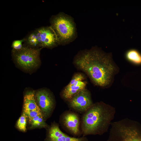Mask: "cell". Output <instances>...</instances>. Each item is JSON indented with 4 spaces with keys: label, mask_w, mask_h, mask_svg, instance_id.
<instances>
[{
    "label": "cell",
    "mask_w": 141,
    "mask_h": 141,
    "mask_svg": "<svg viewBox=\"0 0 141 141\" xmlns=\"http://www.w3.org/2000/svg\"><path fill=\"white\" fill-rule=\"evenodd\" d=\"M74 62L95 85L102 88L110 87L119 71L112 54L96 47L81 52L75 58Z\"/></svg>",
    "instance_id": "obj_1"
},
{
    "label": "cell",
    "mask_w": 141,
    "mask_h": 141,
    "mask_svg": "<svg viewBox=\"0 0 141 141\" xmlns=\"http://www.w3.org/2000/svg\"><path fill=\"white\" fill-rule=\"evenodd\" d=\"M115 108L102 101L94 103L83 115L81 128L84 136L107 132L114 119Z\"/></svg>",
    "instance_id": "obj_2"
},
{
    "label": "cell",
    "mask_w": 141,
    "mask_h": 141,
    "mask_svg": "<svg viewBox=\"0 0 141 141\" xmlns=\"http://www.w3.org/2000/svg\"><path fill=\"white\" fill-rule=\"evenodd\" d=\"M107 141H141V127L128 118L112 122Z\"/></svg>",
    "instance_id": "obj_3"
},
{
    "label": "cell",
    "mask_w": 141,
    "mask_h": 141,
    "mask_svg": "<svg viewBox=\"0 0 141 141\" xmlns=\"http://www.w3.org/2000/svg\"><path fill=\"white\" fill-rule=\"evenodd\" d=\"M50 23L51 26L55 31L60 44L69 43L76 37L75 24L70 16L61 13L52 17Z\"/></svg>",
    "instance_id": "obj_4"
},
{
    "label": "cell",
    "mask_w": 141,
    "mask_h": 141,
    "mask_svg": "<svg viewBox=\"0 0 141 141\" xmlns=\"http://www.w3.org/2000/svg\"><path fill=\"white\" fill-rule=\"evenodd\" d=\"M42 48L23 47L19 50H13V54L19 66L25 70L29 71L38 67L40 63V51Z\"/></svg>",
    "instance_id": "obj_5"
},
{
    "label": "cell",
    "mask_w": 141,
    "mask_h": 141,
    "mask_svg": "<svg viewBox=\"0 0 141 141\" xmlns=\"http://www.w3.org/2000/svg\"><path fill=\"white\" fill-rule=\"evenodd\" d=\"M35 97L45 120L51 115L55 108V102L51 93L46 89H41L35 93Z\"/></svg>",
    "instance_id": "obj_6"
},
{
    "label": "cell",
    "mask_w": 141,
    "mask_h": 141,
    "mask_svg": "<svg viewBox=\"0 0 141 141\" xmlns=\"http://www.w3.org/2000/svg\"><path fill=\"white\" fill-rule=\"evenodd\" d=\"M68 101L70 108L80 113H84L94 103L90 92L85 89L79 92Z\"/></svg>",
    "instance_id": "obj_7"
},
{
    "label": "cell",
    "mask_w": 141,
    "mask_h": 141,
    "mask_svg": "<svg viewBox=\"0 0 141 141\" xmlns=\"http://www.w3.org/2000/svg\"><path fill=\"white\" fill-rule=\"evenodd\" d=\"M23 113L25 114L29 121L36 116L43 115L37 103L34 92L33 91L28 92L24 96Z\"/></svg>",
    "instance_id": "obj_8"
},
{
    "label": "cell",
    "mask_w": 141,
    "mask_h": 141,
    "mask_svg": "<svg viewBox=\"0 0 141 141\" xmlns=\"http://www.w3.org/2000/svg\"><path fill=\"white\" fill-rule=\"evenodd\" d=\"M46 129L48 141H88L84 136L79 138L69 136L63 132L58 124L55 122L52 123Z\"/></svg>",
    "instance_id": "obj_9"
},
{
    "label": "cell",
    "mask_w": 141,
    "mask_h": 141,
    "mask_svg": "<svg viewBox=\"0 0 141 141\" xmlns=\"http://www.w3.org/2000/svg\"><path fill=\"white\" fill-rule=\"evenodd\" d=\"M37 30L40 33L42 48H52L60 44L57 35L51 26L42 27Z\"/></svg>",
    "instance_id": "obj_10"
},
{
    "label": "cell",
    "mask_w": 141,
    "mask_h": 141,
    "mask_svg": "<svg viewBox=\"0 0 141 141\" xmlns=\"http://www.w3.org/2000/svg\"><path fill=\"white\" fill-rule=\"evenodd\" d=\"M62 123L65 127L72 133L78 134L80 132V121L78 115L71 111L64 113L62 117Z\"/></svg>",
    "instance_id": "obj_11"
},
{
    "label": "cell",
    "mask_w": 141,
    "mask_h": 141,
    "mask_svg": "<svg viewBox=\"0 0 141 141\" xmlns=\"http://www.w3.org/2000/svg\"><path fill=\"white\" fill-rule=\"evenodd\" d=\"M86 84V81H78L70 85H67L62 91V97L69 101L79 92L85 89Z\"/></svg>",
    "instance_id": "obj_12"
},
{
    "label": "cell",
    "mask_w": 141,
    "mask_h": 141,
    "mask_svg": "<svg viewBox=\"0 0 141 141\" xmlns=\"http://www.w3.org/2000/svg\"><path fill=\"white\" fill-rule=\"evenodd\" d=\"M126 59L130 62L137 65L141 64V54L137 50L131 49L125 53Z\"/></svg>",
    "instance_id": "obj_13"
},
{
    "label": "cell",
    "mask_w": 141,
    "mask_h": 141,
    "mask_svg": "<svg viewBox=\"0 0 141 141\" xmlns=\"http://www.w3.org/2000/svg\"><path fill=\"white\" fill-rule=\"evenodd\" d=\"M31 124V129L37 128H47L49 126L46 124L43 115L36 116L29 121Z\"/></svg>",
    "instance_id": "obj_14"
},
{
    "label": "cell",
    "mask_w": 141,
    "mask_h": 141,
    "mask_svg": "<svg viewBox=\"0 0 141 141\" xmlns=\"http://www.w3.org/2000/svg\"><path fill=\"white\" fill-rule=\"evenodd\" d=\"M27 119L25 114L23 112L16 124L17 128L20 131L24 132L26 131Z\"/></svg>",
    "instance_id": "obj_15"
},
{
    "label": "cell",
    "mask_w": 141,
    "mask_h": 141,
    "mask_svg": "<svg viewBox=\"0 0 141 141\" xmlns=\"http://www.w3.org/2000/svg\"><path fill=\"white\" fill-rule=\"evenodd\" d=\"M27 44L33 47L40 46L38 41V38L35 32L32 33L26 39Z\"/></svg>",
    "instance_id": "obj_16"
},
{
    "label": "cell",
    "mask_w": 141,
    "mask_h": 141,
    "mask_svg": "<svg viewBox=\"0 0 141 141\" xmlns=\"http://www.w3.org/2000/svg\"><path fill=\"white\" fill-rule=\"evenodd\" d=\"M26 41V39L16 40L13 41L12 43L11 47L13 50H21L23 48L22 43Z\"/></svg>",
    "instance_id": "obj_17"
},
{
    "label": "cell",
    "mask_w": 141,
    "mask_h": 141,
    "mask_svg": "<svg viewBox=\"0 0 141 141\" xmlns=\"http://www.w3.org/2000/svg\"><path fill=\"white\" fill-rule=\"evenodd\" d=\"M84 75L80 73H77L74 75L67 85H70L78 81H82L84 79Z\"/></svg>",
    "instance_id": "obj_18"
}]
</instances>
